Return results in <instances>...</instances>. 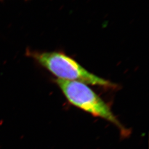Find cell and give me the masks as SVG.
<instances>
[{
	"instance_id": "1",
	"label": "cell",
	"mask_w": 149,
	"mask_h": 149,
	"mask_svg": "<svg viewBox=\"0 0 149 149\" xmlns=\"http://www.w3.org/2000/svg\"><path fill=\"white\" fill-rule=\"evenodd\" d=\"M39 64L58 77L57 79L74 81L85 84L114 87L108 80L98 77L86 70L77 61L61 52H29Z\"/></svg>"
},
{
	"instance_id": "2",
	"label": "cell",
	"mask_w": 149,
	"mask_h": 149,
	"mask_svg": "<svg viewBox=\"0 0 149 149\" xmlns=\"http://www.w3.org/2000/svg\"><path fill=\"white\" fill-rule=\"evenodd\" d=\"M55 81L71 104L93 116L102 118L112 123L123 133L126 131L109 106L87 84L74 81L60 79Z\"/></svg>"
}]
</instances>
